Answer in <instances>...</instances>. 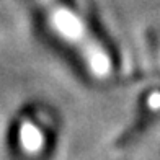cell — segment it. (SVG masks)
I'll return each instance as SVG.
<instances>
[{"label": "cell", "instance_id": "obj_1", "mask_svg": "<svg viewBox=\"0 0 160 160\" xmlns=\"http://www.w3.org/2000/svg\"><path fill=\"white\" fill-rule=\"evenodd\" d=\"M150 105L152 106H160V95H157V93H155V95H152V101H150Z\"/></svg>", "mask_w": 160, "mask_h": 160}]
</instances>
